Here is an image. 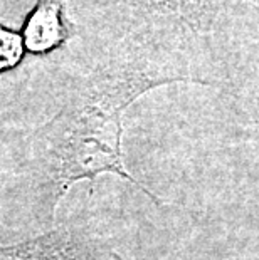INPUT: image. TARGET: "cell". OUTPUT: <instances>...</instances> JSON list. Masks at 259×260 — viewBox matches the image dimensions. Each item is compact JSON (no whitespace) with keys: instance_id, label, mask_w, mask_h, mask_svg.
Instances as JSON below:
<instances>
[{"instance_id":"6da1fadb","label":"cell","mask_w":259,"mask_h":260,"mask_svg":"<svg viewBox=\"0 0 259 260\" xmlns=\"http://www.w3.org/2000/svg\"><path fill=\"white\" fill-rule=\"evenodd\" d=\"M170 82L207 84L184 66L163 59L147 39L81 82L66 106L31 136L29 165L51 207L56 208L76 181L104 173L130 181L158 203L125 165L123 114L141 94Z\"/></svg>"},{"instance_id":"52a82bcc","label":"cell","mask_w":259,"mask_h":260,"mask_svg":"<svg viewBox=\"0 0 259 260\" xmlns=\"http://www.w3.org/2000/svg\"><path fill=\"white\" fill-rule=\"evenodd\" d=\"M252 7H254V9L257 10V14H259V0H257V2H254V4H252Z\"/></svg>"},{"instance_id":"5b68a950","label":"cell","mask_w":259,"mask_h":260,"mask_svg":"<svg viewBox=\"0 0 259 260\" xmlns=\"http://www.w3.org/2000/svg\"><path fill=\"white\" fill-rule=\"evenodd\" d=\"M24 54V39L0 25V73L15 68Z\"/></svg>"},{"instance_id":"277c9868","label":"cell","mask_w":259,"mask_h":260,"mask_svg":"<svg viewBox=\"0 0 259 260\" xmlns=\"http://www.w3.org/2000/svg\"><path fill=\"white\" fill-rule=\"evenodd\" d=\"M69 36L71 25L64 17L61 0H41L24 25V46L36 54L59 47Z\"/></svg>"},{"instance_id":"7a4b0ae2","label":"cell","mask_w":259,"mask_h":260,"mask_svg":"<svg viewBox=\"0 0 259 260\" xmlns=\"http://www.w3.org/2000/svg\"><path fill=\"white\" fill-rule=\"evenodd\" d=\"M167 22L175 37L207 36L244 0H131Z\"/></svg>"},{"instance_id":"8992f818","label":"cell","mask_w":259,"mask_h":260,"mask_svg":"<svg viewBox=\"0 0 259 260\" xmlns=\"http://www.w3.org/2000/svg\"><path fill=\"white\" fill-rule=\"evenodd\" d=\"M98 260H130V258H125V257H121L118 255V253H108V255H104V257H100Z\"/></svg>"},{"instance_id":"3957f363","label":"cell","mask_w":259,"mask_h":260,"mask_svg":"<svg viewBox=\"0 0 259 260\" xmlns=\"http://www.w3.org/2000/svg\"><path fill=\"white\" fill-rule=\"evenodd\" d=\"M91 257L90 247L68 229L0 247V260H93Z\"/></svg>"}]
</instances>
